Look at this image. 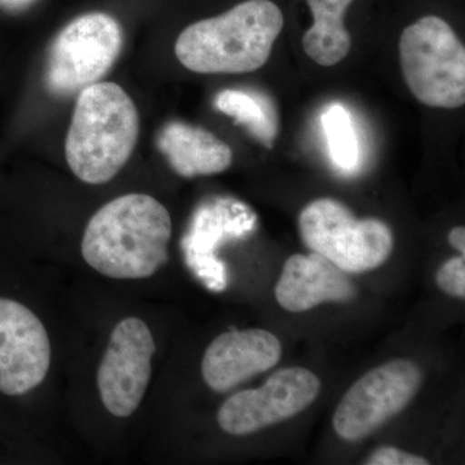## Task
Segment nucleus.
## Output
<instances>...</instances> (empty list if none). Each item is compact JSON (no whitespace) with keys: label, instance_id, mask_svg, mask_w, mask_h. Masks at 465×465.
Returning <instances> with one entry per match:
<instances>
[{"label":"nucleus","instance_id":"nucleus-1","mask_svg":"<svg viewBox=\"0 0 465 465\" xmlns=\"http://www.w3.org/2000/svg\"><path fill=\"white\" fill-rule=\"evenodd\" d=\"M171 235L167 208L152 195L131 193L91 217L82 238V256L105 277L143 280L167 264Z\"/></svg>","mask_w":465,"mask_h":465},{"label":"nucleus","instance_id":"nucleus-2","mask_svg":"<svg viewBox=\"0 0 465 465\" xmlns=\"http://www.w3.org/2000/svg\"><path fill=\"white\" fill-rule=\"evenodd\" d=\"M284 18L272 0H246L183 30L174 54L198 74H240L268 63Z\"/></svg>","mask_w":465,"mask_h":465},{"label":"nucleus","instance_id":"nucleus-3","mask_svg":"<svg viewBox=\"0 0 465 465\" xmlns=\"http://www.w3.org/2000/svg\"><path fill=\"white\" fill-rule=\"evenodd\" d=\"M139 112L112 82L79 92L65 143L66 162L81 182L101 185L125 166L139 140Z\"/></svg>","mask_w":465,"mask_h":465},{"label":"nucleus","instance_id":"nucleus-4","mask_svg":"<svg viewBox=\"0 0 465 465\" xmlns=\"http://www.w3.org/2000/svg\"><path fill=\"white\" fill-rule=\"evenodd\" d=\"M403 78L416 99L430 108L465 104V48L443 18L428 15L401 34Z\"/></svg>","mask_w":465,"mask_h":465},{"label":"nucleus","instance_id":"nucleus-5","mask_svg":"<svg viewBox=\"0 0 465 465\" xmlns=\"http://www.w3.org/2000/svg\"><path fill=\"white\" fill-rule=\"evenodd\" d=\"M305 246L344 271L363 273L384 264L393 250L390 226L378 219H356L341 202L321 198L299 216Z\"/></svg>","mask_w":465,"mask_h":465},{"label":"nucleus","instance_id":"nucleus-6","mask_svg":"<svg viewBox=\"0 0 465 465\" xmlns=\"http://www.w3.org/2000/svg\"><path fill=\"white\" fill-rule=\"evenodd\" d=\"M124 45L121 25L110 15L76 17L52 45L45 84L54 96L67 97L97 84L114 65Z\"/></svg>","mask_w":465,"mask_h":465},{"label":"nucleus","instance_id":"nucleus-7","mask_svg":"<svg viewBox=\"0 0 465 465\" xmlns=\"http://www.w3.org/2000/svg\"><path fill=\"white\" fill-rule=\"evenodd\" d=\"M420 382V370L411 361L376 367L342 397L333 414V430L347 440L365 439L411 402Z\"/></svg>","mask_w":465,"mask_h":465},{"label":"nucleus","instance_id":"nucleus-8","mask_svg":"<svg viewBox=\"0 0 465 465\" xmlns=\"http://www.w3.org/2000/svg\"><path fill=\"white\" fill-rule=\"evenodd\" d=\"M155 351L153 333L140 318L115 324L97 370L101 402L110 414L128 418L142 405Z\"/></svg>","mask_w":465,"mask_h":465},{"label":"nucleus","instance_id":"nucleus-9","mask_svg":"<svg viewBox=\"0 0 465 465\" xmlns=\"http://www.w3.org/2000/svg\"><path fill=\"white\" fill-rule=\"evenodd\" d=\"M320 390V379L309 370H281L259 390L241 391L226 400L217 412V423L232 436L259 432L304 411Z\"/></svg>","mask_w":465,"mask_h":465},{"label":"nucleus","instance_id":"nucleus-10","mask_svg":"<svg viewBox=\"0 0 465 465\" xmlns=\"http://www.w3.org/2000/svg\"><path fill=\"white\" fill-rule=\"evenodd\" d=\"M50 336L39 317L20 300L0 293V396L18 399L50 371Z\"/></svg>","mask_w":465,"mask_h":465},{"label":"nucleus","instance_id":"nucleus-11","mask_svg":"<svg viewBox=\"0 0 465 465\" xmlns=\"http://www.w3.org/2000/svg\"><path fill=\"white\" fill-rule=\"evenodd\" d=\"M282 356V345L265 330H232L217 336L204 351L202 375L211 390L225 393L251 376L268 371Z\"/></svg>","mask_w":465,"mask_h":465},{"label":"nucleus","instance_id":"nucleus-12","mask_svg":"<svg viewBox=\"0 0 465 465\" xmlns=\"http://www.w3.org/2000/svg\"><path fill=\"white\" fill-rule=\"evenodd\" d=\"M354 296L356 289L347 273L317 252L291 256L275 286V299L292 313L311 311L327 302H349Z\"/></svg>","mask_w":465,"mask_h":465},{"label":"nucleus","instance_id":"nucleus-13","mask_svg":"<svg viewBox=\"0 0 465 465\" xmlns=\"http://www.w3.org/2000/svg\"><path fill=\"white\" fill-rule=\"evenodd\" d=\"M255 224V213L241 202L219 200L204 204L195 213L185 240L189 262H194L193 265H197L198 271H203V273L210 269L220 289H224V271L213 258L211 251L223 238L240 237L252 231Z\"/></svg>","mask_w":465,"mask_h":465},{"label":"nucleus","instance_id":"nucleus-14","mask_svg":"<svg viewBox=\"0 0 465 465\" xmlns=\"http://www.w3.org/2000/svg\"><path fill=\"white\" fill-rule=\"evenodd\" d=\"M157 143L174 173L186 179L224 173L232 162L228 143L204 128L180 121L164 125Z\"/></svg>","mask_w":465,"mask_h":465},{"label":"nucleus","instance_id":"nucleus-15","mask_svg":"<svg viewBox=\"0 0 465 465\" xmlns=\"http://www.w3.org/2000/svg\"><path fill=\"white\" fill-rule=\"evenodd\" d=\"M354 0H307L313 25L304 34L302 47L314 63L333 66L351 51V39L345 15Z\"/></svg>","mask_w":465,"mask_h":465},{"label":"nucleus","instance_id":"nucleus-16","mask_svg":"<svg viewBox=\"0 0 465 465\" xmlns=\"http://www.w3.org/2000/svg\"><path fill=\"white\" fill-rule=\"evenodd\" d=\"M215 108L243 125L266 148H272L278 134V116L271 97L262 92L231 88L217 94Z\"/></svg>","mask_w":465,"mask_h":465},{"label":"nucleus","instance_id":"nucleus-17","mask_svg":"<svg viewBox=\"0 0 465 465\" xmlns=\"http://www.w3.org/2000/svg\"><path fill=\"white\" fill-rule=\"evenodd\" d=\"M322 125L333 163L341 170H354L360 161V145L348 109L331 104L324 110Z\"/></svg>","mask_w":465,"mask_h":465},{"label":"nucleus","instance_id":"nucleus-18","mask_svg":"<svg viewBox=\"0 0 465 465\" xmlns=\"http://www.w3.org/2000/svg\"><path fill=\"white\" fill-rule=\"evenodd\" d=\"M437 284L443 292L455 298H465V259L458 256L440 266L436 275Z\"/></svg>","mask_w":465,"mask_h":465},{"label":"nucleus","instance_id":"nucleus-19","mask_svg":"<svg viewBox=\"0 0 465 465\" xmlns=\"http://www.w3.org/2000/svg\"><path fill=\"white\" fill-rule=\"evenodd\" d=\"M367 465H428L427 459L410 454L396 448H381L370 455Z\"/></svg>","mask_w":465,"mask_h":465},{"label":"nucleus","instance_id":"nucleus-20","mask_svg":"<svg viewBox=\"0 0 465 465\" xmlns=\"http://www.w3.org/2000/svg\"><path fill=\"white\" fill-rule=\"evenodd\" d=\"M449 242L461 255L465 253V229L464 226H457L449 234Z\"/></svg>","mask_w":465,"mask_h":465},{"label":"nucleus","instance_id":"nucleus-21","mask_svg":"<svg viewBox=\"0 0 465 465\" xmlns=\"http://www.w3.org/2000/svg\"><path fill=\"white\" fill-rule=\"evenodd\" d=\"M35 0H0V7L7 9H23L33 5Z\"/></svg>","mask_w":465,"mask_h":465}]
</instances>
